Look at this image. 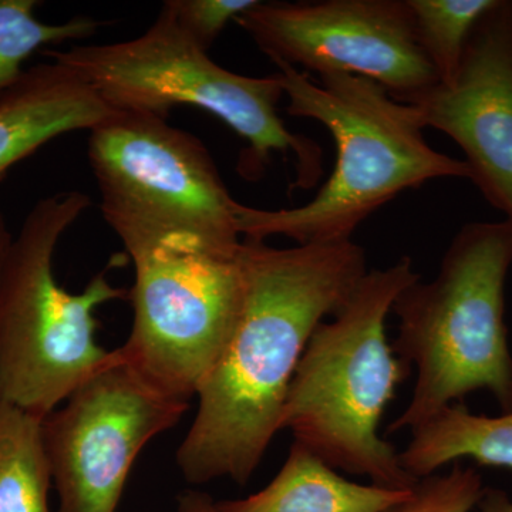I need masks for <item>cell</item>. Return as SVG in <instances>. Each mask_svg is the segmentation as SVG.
<instances>
[{
    "label": "cell",
    "instance_id": "6da1fadb",
    "mask_svg": "<svg viewBox=\"0 0 512 512\" xmlns=\"http://www.w3.org/2000/svg\"><path fill=\"white\" fill-rule=\"evenodd\" d=\"M244 301L227 346L198 387V410L177 450L190 484L245 485L276 434L309 339L369 272L353 239L275 248L239 245Z\"/></svg>",
    "mask_w": 512,
    "mask_h": 512
},
{
    "label": "cell",
    "instance_id": "7a4b0ae2",
    "mask_svg": "<svg viewBox=\"0 0 512 512\" xmlns=\"http://www.w3.org/2000/svg\"><path fill=\"white\" fill-rule=\"evenodd\" d=\"M274 63L288 99L286 113L328 128L336 163L318 194L301 207L258 210L238 202L242 237H285L296 245L346 241L404 191L441 178L470 180L466 161L434 150L416 109L379 83L352 74H323L316 83L296 67Z\"/></svg>",
    "mask_w": 512,
    "mask_h": 512
},
{
    "label": "cell",
    "instance_id": "3957f363",
    "mask_svg": "<svg viewBox=\"0 0 512 512\" xmlns=\"http://www.w3.org/2000/svg\"><path fill=\"white\" fill-rule=\"evenodd\" d=\"M419 279L410 256L367 272L332 320L313 332L281 416V430L328 466L396 490H412L419 480L379 434L412 369L393 352L386 320L397 296Z\"/></svg>",
    "mask_w": 512,
    "mask_h": 512
},
{
    "label": "cell",
    "instance_id": "277c9868",
    "mask_svg": "<svg viewBox=\"0 0 512 512\" xmlns=\"http://www.w3.org/2000/svg\"><path fill=\"white\" fill-rule=\"evenodd\" d=\"M512 265V222H471L451 241L439 274L414 282L394 302L392 348L416 369L413 396L387 433L416 430L478 390L512 410V356L505 284Z\"/></svg>",
    "mask_w": 512,
    "mask_h": 512
},
{
    "label": "cell",
    "instance_id": "5b68a950",
    "mask_svg": "<svg viewBox=\"0 0 512 512\" xmlns=\"http://www.w3.org/2000/svg\"><path fill=\"white\" fill-rule=\"evenodd\" d=\"M90 207L76 190L37 201L13 239L0 284V402L42 420L109 362L113 350L97 343L94 312L128 298L107 279L116 256L80 293L57 282V245Z\"/></svg>",
    "mask_w": 512,
    "mask_h": 512
},
{
    "label": "cell",
    "instance_id": "8992f818",
    "mask_svg": "<svg viewBox=\"0 0 512 512\" xmlns=\"http://www.w3.org/2000/svg\"><path fill=\"white\" fill-rule=\"evenodd\" d=\"M43 56L70 67L114 110L163 119L177 106L208 111L247 143L242 168L249 177L261 173L275 154L295 158L293 187H315L322 177V148L292 133L279 117L284 87L278 73L251 77L224 69L163 8L134 39L43 50Z\"/></svg>",
    "mask_w": 512,
    "mask_h": 512
},
{
    "label": "cell",
    "instance_id": "52a82bcc",
    "mask_svg": "<svg viewBox=\"0 0 512 512\" xmlns=\"http://www.w3.org/2000/svg\"><path fill=\"white\" fill-rule=\"evenodd\" d=\"M87 157L101 214L128 252L170 235L241 244L238 202L201 140L167 119L117 111L90 131Z\"/></svg>",
    "mask_w": 512,
    "mask_h": 512
},
{
    "label": "cell",
    "instance_id": "ba28073f",
    "mask_svg": "<svg viewBox=\"0 0 512 512\" xmlns=\"http://www.w3.org/2000/svg\"><path fill=\"white\" fill-rule=\"evenodd\" d=\"M128 256L133 325L117 350L158 392L190 402L237 325L244 301L239 247L170 235Z\"/></svg>",
    "mask_w": 512,
    "mask_h": 512
},
{
    "label": "cell",
    "instance_id": "9c48e42d",
    "mask_svg": "<svg viewBox=\"0 0 512 512\" xmlns=\"http://www.w3.org/2000/svg\"><path fill=\"white\" fill-rule=\"evenodd\" d=\"M188 409L190 402L158 392L114 349L106 365L42 420L57 512H117L141 450Z\"/></svg>",
    "mask_w": 512,
    "mask_h": 512
},
{
    "label": "cell",
    "instance_id": "30bf717a",
    "mask_svg": "<svg viewBox=\"0 0 512 512\" xmlns=\"http://www.w3.org/2000/svg\"><path fill=\"white\" fill-rule=\"evenodd\" d=\"M235 23L272 62L365 77L399 101L439 83L407 0L259 2Z\"/></svg>",
    "mask_w": 512,
    "mask_h": 512
},
{
    "label": "cell",
    "instance_id": "8fae6325",
    "mask_svg": "<svg viewBox=\"0 0 512 512\" xmlns=\"http://www.w3.org/2000/svg\"><path fill=\"white\" fill-rule=\"evenodd\" d=\"M424 128L447 134L470 180L512 222V2L497 0L477 23L450 83L402 100Z\"/></svg>",
    "mask_w": 512,
    "mask_h": 512
},
{
    "label": "cell",
    "instance_id": "7c38bea8",
    "mask_svg": "<svg viewBox=\"0 0 512 512\" xmlns=\"http://www.w3.org/2000/svg\"><path fill=\"white\" fill-rule=\"evenodd\" d=\"M47 59L0 96V180L55 138L92 131L117 113L70 67Z\"/></svg>",
    "mask_w": 512,
    "mask_h": 512
},
{
    "label": "cell",
    "instance_id": "4fadbf2b",
    "mask_svg": "<svg viewBox=\"0 0 512 512\" xmlns=\"http://www.w3.org/2000/svg\"><path fill=\"white\" fill-rule=\"evenodd\" d=\"M413 490V488H412ZM412 490L353 483L293 441L284 466L258 493L215 501L217 512H386Z\"/></svg>",
    "mask_w": 512,
    "mask_h": 512
},
{
    "label": "cell",
    "instance_id": "5bb4252c",
    "mask_svg": "<svg viewBox=\"0 0 512 512\" xmlns=\"http://www.w3.org/2000/svg\"><path fill=\"white\" fill-rule=\"evenodd\" d=\"M404 470L421 480L463 458L485 467L512 470V410L500 416L471 412L454 403L412 431L399 453Z\"/></svg>",
    "mask_w": 512,
    "mask_h": 512
},
{
    "label": "cell",
    "instance_id": "9a60e30c",
    "mask_svg": "<svg viewBox=\"0 0 512 512\" xmlns=\"http://www.w3.org/2000/svg\"><path fill=\"white\" fill-rule=\"evenodd\" d=\"M42 419L0 402V512H52Z\"/></svg>",
    "mask_w": 512,
    "mask_h": 512
},
{
    "label": "cell",
    "instance_id": "2e32d148",
    "mask_svg": "<svg viewBox=\"0 0 512 512\" xmlns=\"http://www.w3.org/2000/svg\"><path fill=\"white\" fill-rule=\"evenodd\" d=\"M37 0H0V96L22 77L23 64L37 50L62 45L67 40L86 39L100 22L76 16L50 25L36 18Z\"/></svg>",
    "mask_w": 512,
    "mask_h": 512
},
{
    "label": "cell",
    "instance_id": "e0dca14e",
    "mask_svg": "<svg viewBox=\"0 0 512 512\" xmlns=\"http://www.w3.org/2000/svg\"><path fill=\"white\" fill-rule=\"evenodd\" d=\"M497 0H407L424 53L447 84L456 76L468 39Z\"/></svg>",
    "mask_w": 512,
    "mask_h": 512
},
{
    "label": "cell",
    "instance_id": "ac0fdd59",
    "mask_svg": "<svg viewBox=\"0 0 512 512\" xmlns=\"http://www.w3.org/2000/svg\"><path fill=\"white\" fill-rule=\"evenodd\" d=\"M484 490L476 468L454 464L446 474L421 478L407 500L386 512H471Z\"/></svg>",
    "mask_w": 512,
    "mask_h": 512
},
{
    "label": "cell",
    "instance_id": "d6986e66",
    "mask_svg": "<svg viewBox=\"0 0 512 512\" xmlns=\"http://www.w3.org/2000/svg\"><path fill=\"white\" fill-rule=\"evenodd\" d=\"M258 3L259 0H167L163 9L192 42L208 52L229 22H235Z\"/></svg>",
    "mask_w": 512,
    "mask_h": 512
},
{
    "label": "cell",
    "instance_id": "ffe728a7",
    "mask_svg": "<svg viewBox=\"0 0 512 512\" xmlns=\"http://www.w3.org/2000/svg\"><path fill=\"white\" fill-rule=\"evenodd\" d=\"M177 512H217L215 500L202 491L188 490L177 497Z\"/></svg>",
    "mask_w": 512,
    "mask_h": 512
},
{
    "label": "cell",
    "instance_id": "44dd1931",
    "mask_svg": "<svg viewBox=\"0 0 512 512\" xmlns=\"http://www.w3.org/2000/svg\"><path fill=\"white\" fill-rule=\"evenodd\" d=\"M476 510L478 512H512V497L507 491L485 488Z\"/></svg>",
    "mask_w": 512,
    "mask_h": 512
},
{
    "label": "cell",
    "instance_id": "7402d4cb",
    "mask_svg": "<svg viewBox=\"0 0 512 512\" xmlns=\"http://www.w3.org/2000/svg\"><path fill=\"white\" fill-rule=\"evenodd\" d=\"M13 239H15V235L10 232L8 222H6L5 217L0 212V284H2L3 272H5Z\"/></svg>",
    "mask_w": 512,
    "mask_h": 512
}]
</instances>
